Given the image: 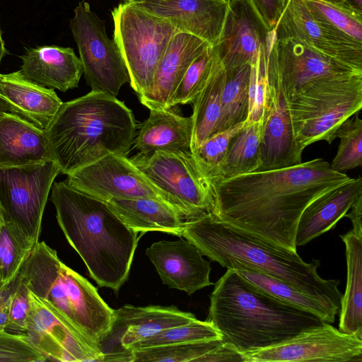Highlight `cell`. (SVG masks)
I'll return each mask as SVG.
<instances>
[{
	"mask_svg": "<svg viewBox=\"0 0 362 362\" xmlns=\"http://www.w3.org/2000/svg\"><path fill=\"white\" fill-rule=\"evenodd\" d=\"M351 180L322 158L211 181L218 220L259 238L296 250L297 225L313 200Z\"/></svg>",
	"mask_w": 362,
	"mask_h": 362,
	"instance_id": "6da1fadb",
	"label": "cell"
},
{
	"mask_svg": "<svg viewBox=\"0 0 362 362\" xmlns=\"http://www.w3.org/2000/svg\"><path fill=\"white\" fill-rule=\"evenodd\" d=\"M207 320L222 341L240 354L274 346L325 322L270 295L232 269L215 284Z\"/></svg>",
	"mask_w": 362,
	"mask_h": 362,
	"instance_id": "7a4b0ae2",
	"label": "cell"
},
{
	"mask_svg": "<svg viewBox=\"0 0 362 362\" xmlns=\"http://www.w3.org/2000/svg\"><path fill=\"white\" fill-rule=\"evenodd\" d=\"M181 237L203 255L228 268L236 263L279 279L339 313L343 294L339 279H325L317 273L320 262H304L296 250L269 243L216 218L212 214L185 221Z\"/></svg>",
	"mask_w": 362,
	"mask_h": 362,
	"instance_id": "3957f363",
	"label": "cell"
},
{
	"mask_svg": "<svg viewBox=\"0 0 362 362\" xmlns=\"http://www.w3.org/2000/svg\"><path fill=\"white\" fill-rule=\"evenodd\" d=\"M50 201L69 245L100 287L117 292L129 276L139 238L105 202L68 185L51 187Z\"/></svg>",
	"mask_w": 362,
	"mask_h": 362,
	"instance_id": "277c9868",
	"label": "cell"
},
{
	"mask_svg": "<svg viewBox=\"0 0 362 362\" xmlns=\"http://www.w3.org/2000/svg\"><path fill=\"white\" fill-rule=\"evenodd\" d=\"M137 128L123 101L91 90L63 103L45 131L52 160L67 175L108 154L127 156Z\"/></svg>",
	"mask_w": 362,
	"mask_h": 362,
	"instance_id": "5b68a950",
	"label": "cell"
},
{
	"mask_svg": "<svg viewBox=\"0 0 362 362\" xmlns=\"http://www.w3.org/2000/svg\"><path fill=\"white\" fill-rule=\"evenodd\" d=\"M286 103L301 152L316 141L330 144L339 126L361 110L362 74L317 83Z\"/></svg>",
	"mask_w": 362,
	"mask_h": 362,
	"instance_id": "8992f818",
	"label": "cell"
},
{
	"mask_svg": "<svg viewBox=\"0 0 362 362\" xmlns=\"http://www.w3.org/2000/svg\"><path fill=\"white\" fill-rule=\"evenodd\" d=\"M112 16L113 39L127 67L130 86L141 97L150 90L168 44L179 31L168 21L129 1L115 7Z\"/></svg>",
	"mask_w": 362,
	"mask_h": 362,
	"instance_id": "52a82bcc",
	"label": "cell"
},
{
	"mask_svg": "<svg viewBox=\"0 0 362 362\" xmlns=\"http://www.w3.org/2000/svg\"><path fill=\"white\" fill-rule=\"evenodd\" d=\"M60 169L54 160L0 167V209L4 223L28 250L39 242L48 195Z\"/></svg>",
	"mask_w": 362,
	"mask_h": 362,
	"instance_id": "ba28073f",
	"label": "cell"
},
{
	"mask_svg": "<svg viewBox=\"0 0 362 362\" xmlns=\"http://www.w3.org/2000/svg\"><path fill=\"white\" fill-rule=\"evenodd\" d=\"M265 54L267 78L286 102L317 83L362 74V69L322 52L307 40L276 31Z\"/></svg>",
	"mask_w": 362,
	"mask_h": 362,
	"instance_id": "9c48e42d",
	"label": "cell"
},
{
	"mask_svg": "<svg viewBox=\"0 0 362 362\" xmlns=\"http://www.w3.org/2000/svg\"><path fill=\"white\" fill-rule=\"evenodd\" d=\"M130 160L186 221L211 212V182L191 151L138 153Z\"/></svg>",
	"mask_w": 362,
	"mask_h": 362,
	"instance_id": "30bf717a",
	"label": "cell"
},
{
	"mask_svg": "<svg viewBox=\"0 0 362 362\" xmlns=\"http://www.w3.org/2000/svg\"><path fill=\"white\" fill-rule=\"evenodd\" d=\"M70 28L87 84L92 90L116 97L130 78L117 43L107 35L105 22L82 1L74 8Z\"/></svg>",
	"mask_w": 362,
	"mask_h": 362,
	"instance_id": "8fae6325",
	"label": "cell"
},
{
	"mask_svg": "<svg viewBox=\"0 0 362 362\" xmlns=\"http://www.w3.org/2000/svg\"><path fill=\"white\" fill-rule=\"evenodd\" d=\"M48 302L97 351L113 332L115 310L86 279L62 262L47 286Z\"/></svg>",
	"mask_w": 362,
	"mask_h": 362,
	"instance_id": "7c38bea8",
	"label": "cell"
},
{
	"mask_svg": "<svg viewBox=\"0 0 362 362\" xmlns=\"http://www.w3.org/2000/svg\"><path fill=\"white\" fill-rule=\"evenodd\" d=\"M64 182L105 202L112 198L144 197L156 199L173 207L168 197L145 177L127 156L108 154L67 175Z\"/></svg>",
	"mask_w": 362,
	"mask_h": 362,
	"instance_id": "4fadbf2b",
	"label": "cell"
},
{
	"mask_svg": "<svg viewBox=\"0 0 362 362\" xmlns=\"http://www.w3.org/2000/svg\"><path fill=\"white\" fill-rule=\"evenodd\" d=\"M241 355L244 362H361L362 339L325 322L274 346Z\"/></svg>",
	"mask_w": 362,
	"mask_h": 362,
	"instance_id": "5bb4252c",
	"label": "cell"
},
{
	"mask_svg": "<svg viewBox=\"0 0 362 362\" xmlns=\"http://www.w3.org/2000/svg\"><path fill=\"white\" fill-rule=\"evenodd\" d=\"M29 296L25 334L47 361H98L103 352L95 349L51 304L30 291Z\"/></svg>",
	"mask_w": 362,
	"mask_h": 362,
	"instance_id": "9a60e30c",
	"label": "cell"
},
{
	"mask_svg": "<svg viewBox=\"0 0 362 362\" xmlns=\"http://www.w3.org/2000/svg\"><path fill=\"white\" fill-rule=\"evenodd\" d=\"M274 29L304 39L322 52L362 69V42L336 28L304 0H286Z\"/></svg>",
	"mask_w": 362,
	"mask_h": 362,
	"instance_id": "2e32d148",
	"label": "cell"
},
{
	"mask_svg": "<svg viewBox=\"0 0 362 362\" xmlns=\"http://www.w3.org/2000/svg\"><path fill=\"white\" fill-rule=\"evenodd\" d=\"M170 23L179 32L196 35L214 46L229 8V0H122Z\"/></svg>",
	"mask_w": 362,
	"mask_h": 362,
	"instance_id": "e0dca14e",
	"label": "cell"
},
{
	"mask_svg": "<svg viewBox=\"0 0 362 362\" xmlns=\"http://www.w3.org/2000/svg\"><path fill=\"white\" fill-rule=\"evenodd\" d=\"M146 255L156 267L163 284L185 291L188 295L210 286V262L192 243L177 240L153 243Z\"/></svg>",
	"mask_w": 362,
	"mask_h": 362,
	"instance_id": "ac0fdd59",
	"label": "cell"
},
{
	"mask_svg": "<svg viewBox=\"0 0 362 362\" xmlns=\"http://www.w3.org/2000/svg\"><path fill=\"white\" fill-rule=\"evenodd\" d=\"M260 140L258 170L287 168L302 163L287 103L281 90L268 79Z\"/></svg>",
	"mask_w": 362,
	"mask_h": 362,
	"instance_id": "d6986e66",
	"label": "cell"
},
{
	"mask_svg": "<svg viewBox=\"0 0 362 362\" xmlns=\"http://www.w3.org/2000/svg\"><path fill=\"white\" fill-rule=\"evenodd\" d=\"M267 33L249 0H229L222 34L212 47L223 68L233 69L257 59Z\"/></svg>",
	"mask_w": 362,
	"mask_h": 362,
	"instance_id": "ffe728a7",
	"label": "cell"
},
{
	"mask_svg": "<svg viewBox=\"0 0 362 362\" xmlns=\"http://www.w3.org/2000/svg\"><path fill=\"white\" fill-rule=\"evenodd\" d=\"M210 46L196 35L177 32L158 64L150 90L139 97L141 103L148 110L169 109L170 100L187 69Z\"/></svg>",
	"mask_w": 362,
	"mask_h": 362,
	"instance_id": "44dd1931",
	"label": "cell"
},
{
	"mask_svg": "<svg viewBox=\"0 0 362 362\" xmlns=\"http://www.w3.org/2000/svg\"><path fill=\"white\" fill-rule=\"evenodd\" d=\"M21 58L19 71L33 83L62 92L78 86L83 67L72 48L39 46L28 49Z\"/></svg>",
	"mask_w": 362,
	"mask_h": 362,
	"instance_id": "7402d4cb",
	"label": "cell"
},
{
	"mask_svg": "<svg viewBox=\"0 0 362 362\" xmlns=\"http://www.w3.org/2000/svg\"><path fill=\"white\" fill-rule=\"evenodd\" d=\"M53 160L45 131L18 114L0 116V167Z\"/></svg>",
	"mask_w": 362,
	"mask_h": 362,
	"instance_id": "603a6c76",
	"label": "cell"
},
{
	"mask_svg": "<svg viewBox=\"0 0 362 362\" xmlns=\"http://www.w3.org/2000/svg\"><path fill=\"white\" fill-rule=\"evenodd\" d=\"M362 194V178H351L320 195L303 210L299 218L295 243L302 246L334 228Z\"/></svg>",
	"mask_w": 362,
	"mask_h": 362,
	"instance_id": "cb8c5ba5",
	"label": "cell"
},
{
	"mask_svg": "<svg viewBox=\"0 0 362 362\" xmlns=\"http://www.w3.org/2000/svg\"><path fill=\"white\" fill-rule=\"evenodd\" d=\"M115 313L113 329H122L119 343L124 349H131L136 343L163 329L185 325L197 319L192 313L180 310L175 306L125 305L115 310Z\"/></svg>",
	"mask_w": 362,
	"mask_h": 362,
	"instance_id": "d4e9b609",
	"label": "cell"
},
{
	"mask_svg": "<svg viewBox=\"0 0 362 362\" xmlns=\"http://www.w3.org/2000/svg\"><path fill=\"white\" fill-rule=\"evenodd\" d=\"M148 117L139 127L134 148L139 153L191 151L193 122L170 109L149 110Z\"/></svg>",
	"mask_w": 362,
	"mask_h": 362,
	"instance_id": "484cf974",
	"label": "cell"
},
{
	"mask_svg": "<svg viewBox=\"0 0 362 362\" xmlns=\"http://www.w3.org/2000/svg\"><path fill=\"white\" fill-rule=\"evenodd\" d=\"M0 95L21 116L44 130L63 103L54 89L28 81L19 71L0 74Z\"/></svg>",
	"mask_w": 362,
	"mask_h": 362,
	"instance_id": "4316f807",
	"label": "cell"
},
{
	"mask_svg": "<svg viewBox=\"0 0 362 362\" xmlns=\"http://www.w3.org/2000/svg\"><path fill=\"white\" fill-rule=\"evenodd\" d=\"M129 228L137 233L158 231L181 237L185 219L173 207L152 198H112L105 202Z\"/></svg>",
	"mask_w": 362,
	"mask_h": 362,
	"instance_id": "83f0119b",
	"label": "cell"
},
{
	"mask_svg": "<svg viewBox=\"0 0 362 362\" xmlns=\"http://www.w3.org/2000/svg\"><path fill=\"white\" fill-rule=\"evenodd\" d=\"M346 246L347 281L339 313V330L362 339V232L340 235Z\"/></svg>",
	"mask_w": 362,
	"mask_h": 362,
	"instance_id": "f1b7e54d",
	"label": "cell"
},
{
	"mask_svg": "<svg viewBox=\"0 0 362 362\" xmlns=\"http://www.w3.org/2000/svg\"><path fill=\"white\" fill-rule=\"evenodd\" d=\"M262 124L263 118L245 123L243 129L231 141L223 159L210 176V182L258 170L262 165Z\"/></svg>",
	"mask_w": 362,
	"mask_h": 362,
	"instance_id": "f546056e",
	"label": "cell"
},
{
	"mask_svg": "<svg viewBox=\"0 0 362 362\" xmlns=\"http://www.w3.org/2000/svg\"><path fill=\"white\" fill-rule=\"evenodd\" d=\"M224 78L225 69L215 53V61L210 76L192 103L191 152L216 132L221 116V98Z\"/></svg>",
	"mask_w": 362,
	"mask_h": 362,
	"instance_id": "4dcf8cb0",
	"label": "cell"
},
{
	"mask_svg": "<svg viewBox=\"0 0 362 362\" xmlns=\"http://www.w3.org/2000/svg\"><path fill=\"white\" fill-rule=\"evenodd\" d=\"M270 295L293 305L308 310L325 322L333 323L338 311L315 298L304 293L291 285L253 269L233 263L228 268Z\"/></svg>",
	"mask_w": 362,
	"mask_h": 362,
	"instance_id": "1f68e13d",
	"label": "cell"
},
{
	"mask_svg": "<svg viewBox=\"0 0 362 362\" xmlns=\"http://www.w3.org/2000/svg\"><path fill=\"white\" fill-rule=\"evenodd\" d=\"M250 68V64H247L233 69H225L221 116L215 133L245 122L248 112Z\"/></svg>",
	"mask_w": 362,
	"mask_h": 362,
	"instance_id": "d6a6232c",
	"label": "cell"
},
{
	"mask_svg": "<svg viewBox=\"0 0 362 362\" xmlns=\"http://www.w3.org/2000/svg\"><path fill=\"white\" fill-rule=\"evenodd\" d=\"M223 343L221 339H216L131 349L133 362H199Z\"/></svg>",
	"mask_w": 362,
	"mask_h": 362,
	"instance_id": "836d02e7",
	"label": "cell"
},
{
	"mask_svg": "<svg viewBox=\"0 0 362 362\" xmlns=\"http://www.w3.org/2000/svg\"><path fill=\"white\" fill-rule=\"evenodd\" d=\"M354 115L346 119L335 133L340 141L329 166L337 172L342 173L362 165V119L358 112Z\"/></svg>",
	"mask_w": 362,
	"mask_h": 362,
	"instance_id": "e575fe53",
	"label": "cell"
},
{
	"mask_svg": "<svg viewBox=\"0 0 362 362\" xmlns=\"http://www.w3.org/2000/svg\"><path fill=\"white\" fill-rule=\"evenodd\" d=\"M215 61V52L210 46L189 65L174 91L168 107L192 103L205 86Z\"/></svg>",
	"mask_w": 362,
	"mask_h": 362,
	"instance_id": "d590c367",
	"label": "cell"
},
{
	"mask_svg": "<svg viewBox=\"0 0 362 362\" xmlns=\"http://www.w3.org/2000/svg\"><path fill=\"white\" fill-rule=\"evenodd\" d=\"M221 339V334L209 320H194L185 325L168 328L134 344L131 349H144L173 344Z\"/></svg>",
	"mask_w": 362,
	"mask_h": 362,
	"instance_id": "8d00e7d4",
	"label": "cell"
},
{
	"mask_svg": "<svg viewBox=\"0 0 362 362\" xmlns=\"http://www.w3.org/2000/svg\"><path fill=\"white\" fill-rule=\"evenodd\" d=\"M245 122L215 133L192 151L199 168L209 179L223 159L233 139L243 129Z\"/></svg>",
	"mask_w": 362,
	"mask_h": 362,
	"instance_id": "74e56055",
	"label": "cell"
},
{
	"mask_svg": "<svg viewBox=\"0 0 362 362\" xmlns=\"http://www.w3.org/2000/svg\"><path fill=\"white\" fill-rule=\"evenodd\" d=\"M336 28L362 42V12L323 0H304Z\"/></svg>",
	"mask_w": 362,
	"mask_h": 362,
	"instance_id": "f35d334b",
	"label": "cell"
},
{
	"mask_svg": "<svg viewBox=\"0 0 362 362\" xmlns=\"http://www.w3.org/2000/svg\"><path fill=\"white\" fill-rule=\"evenodd\" d=\"M248 90V112L245 123L257 122L263 118L266 93L268 86L267 57L264 47L252 62Z\"/></svg>",
	"mask_w": 362,
	"mask_h": 362,
	"instance_id": "ab89813d",
	"label": "cell"
},
{
	"mask_svg": "<svg viewBox=\"0 0 362 362\" xmlns=\"http://www.w3.org/2000/svg\"><path fill=\"white\" fill-rule=\"evenodd\" d=\"M30 250L16 240L10 229L2 223L0 230V279L4 284L20 272Z\"/></svg>",
	"mask_w": 362,
	"mask_h": 362,
	"instance_id": "60d3db41",
	"label": "cell"
},
{
	"mask_svg": "<svg viewBox=\"0 0 362 362\" xmlns=\"http://www.w3.org/2000/svg\"><path fill=\"white\" fill-rule=\"evenodd\" d=\"M46 358L24 334L0 333V362H45Z\"/></svg>",
	"mask_w": 362,
	"mask_h": 362,
	"instance_id": "b9f144b4",
	"label": "cell"
},
{
	"mask_svg": "<svg viewBox=\"0 0 362 362\" xmlns=\"http://www.w3.org/2000/svg\"><path fill=\"white\" fill-rule=\"evenodd\" d=\"M29 290L20 278L13 293L8 315V323L6 331L24 334L26 332L30 310Z\"/></svg>",
	"mask_w": 362,
	"mask_h": 362,
	"instance_id": "7bdbcfd3",
	"label": "cell"
},
{
	"mask_svg": "<svg viewBox=\"0 0 362 362\" xmlns=\"http://www.w3.org/2000/svg\"><path fill=\"white\" fill-rule=\"evenodd\" d=\"M249 2L261 23L269 31L275 27L286 0H249Z\"/></svg>",
	"mask_w": 362,
	"mask_h": 362,
	"instance_id": "ee69618b",
	"label": "cell"
},
{
	"mask_svg": "<svg viewBox=\"0 0 362 362\" xmlns=\"http://www.w3.org/2000/svg\"><path fill=\"white\" fill-rule=\"evenodd\" d=\"M19 273L11 281L4 284L0 288V333L6 331L8 323L10 305L18 283Z\"/></svg>",
	"mask_w": 362,
	"mask_h": 362,
	"instance_id": "f6af8a7d",
	"label": "cell"
},
{
	"mask_svg": "<svg viewBox=\"0 0 362 362\" xmlns=\"http://www.w3.org/2000/svg\"><path fill=\"white\" fill-rule=\"evenodd\" d=\"M351 211L346 213L344 216L349 218L352 223L353 228L356 232H362V194L359 195L351 207Z\"/></svg>",
	"mask_w": 362,
	"mask_h": 362,
	"instance_id": "bcb514c9",
	"label": "cell"
},
{
	"mask_svg": "<svg viewBox=\"0 0 362 362\" xmlns=\"http://www.w3.org/2000/svg\"><path fill=\"white\" fill-rule=\"evenodd\" d=\"M124 351L103 353L98 361H133V354L131 349Z\"/></svg>",
	"mask_w": 362,
	"mask_h": 362,
	"instance_id": "7dc6e473",
	"label": "cell"
},
{
	"mask_svg": "<svg viewBox=\"0 0 362 362\" xmlns=\"http://www.w3.org/2000/svg\"><path fill=\"white\" fill-rule=\"evenodd\" d=\"M4 112H11L21 115L14 106L0 95V116Z\"/></svg>",
	"mask_w": 362,
	"mask_h": 362,
	"instance_id": "c3c4849f",
	"label": "cell"
},
{
	"mask_svg": "<svg viewBox=\"0 0 362 362\" xmlns=\"http://www.w3.org/2000/svg\"><path fill=\"white\" fill-rule=\"evenodd\" d=\"M346 4L350 8L362 11V0H347Z\"/></svg>",
	"mask_w": 362,
	"mask_h": 362,
	"instance_id": "681fc988",
	"label": "cell"
},
{
	"mask_svg": "<svg viewBox=\"0 0 362 362\" xmlns=\"http://www.w3.org/2000/svg\"><path fill=\"white\" fill-rule=\"evenodd\" d=\"M6 50L4 45V42L2 37V32L0 28V64L3 57L4 56Z\"/></svg>",
	"mask_w": 362,
	"mask_h": 362,
	"instance_id": "f907efd6",
	"label": "cell"
},
{
	"mask_svg": "<svg viewBox=\"0 0 362 362\" xmlns=\"http://www.w3.org/2000/svg\"><path fill=\"white\" fill-rule=\"evenodd\" d=\"M323 1L332 3V4H335V5L342 6L344 7H346V8H349L350 9H353V10L357 11V10L354 9L352 8H350L349 6H347V4H346L347 0H323Z\"/></svg>",
	"mask_w": 362,
	"mask_h": 362,
	"instance_id": "816d5d0a",
	"label": "cell"
},
{
	"mask_svg": "<svg viewBox=\"0 0 362 362\" xmlns=\"http://www.w3.org/2000/svg\"><path fill=\"white\" fill-rule=\"evenodd\" d=\"M0 223H1V224L4 223L1 209H0Z\"/></svg>",
	"mask_w": 362,
	"mask_h": 362,
	"instance_id": "f5cc1de1",
	"label": "cell"
},
{
	"mask_svg": "<svg viewBox=\"0 0 362 362\" xmlns=\"http://www.w3.org/2000/svg\"><path fill=\"white\" fill-rule=\"evenodd\" d=\"M1 223H0V230H1ZM4 285V284L1 282V279H0V288Z\"/></svg>",
	"mask_w": 362,
	"mask_h": 362,
	"instance_id": "db71d44e",
	"label": "cell"
}]
</instances>
